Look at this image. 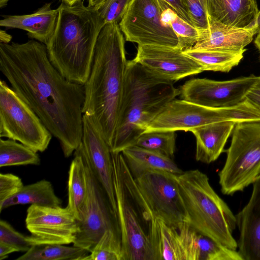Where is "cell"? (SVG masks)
<instances>
[{
    "label": "cell",
    "instance_id": "obj_15",
    "mask_svg": "<svg viewBox=\"0 0 260 260\" xmlns=\"http://www.w3.org/2000/svg\"><path fill=\"white\" fill-rule=\"evenodd\" d=\"M133 59L154 75L173 82L204 71L197 62L177 47L138 45Z\"/></svg>",
    "mask_w": 260,
    "mask_h": 260
},
{
    "label": "cell",
    "instance_id": "obj_36",
    "mask_svg": "<svg viewBox=\"0 0 260 260\" xmlns=\"http://www.w3.org/2000/svg\"><path fill=\"white\" fill-rule=\"evenodd\" d=\"M21 179L11 173L0 174V203L13 196L23 187Z\"/></svg>",
    "mask_w": 260,
    "mask_h": 260
},
{
    "label": "cell",
    "instance_id": "obj_23",
    "mask_svg": "<svg viewBox=\"0 0 260 260\" xmlns=\"http://www.w3.org/2000/svg\"><path fill=\"white\" fill-rule=\"evenodd\" d=\"M147 232L153 260H184L179 232L160 219L153 218L148 222Z\"/></svg>",
    "mask_w": 260,
    "mask_h": 260
},
{
    "label": "cell",
    "instance_id": "obj_5",
    "mask_svg": "<svg viewBox=\"0 0 260 260\" xmlns=\"http://www.w3.org/2000/svg\"><path fill=\"white\" fill-rule=\"evenodd\" d=\"M187 216V223L202 235L234 250L236 215L211 185L208 176L199 169L177 176Z\"/></svg>",
    "mask_w": 260,
    "mask_h": 260
},
{
    "label": "cell",
    "instance_id": "obj_32",
    "mask_svg": "<svg viewBox=\"0 0 260 260\" xmlns=\"http://www.w3.org/2000/svg\"><path fill=\"white\" fill-rule=\"evenodd\" d=\"M170 25L178 38L176 47L183 51L191 48L198 41V29L177 15L171 21Z\"/></svg>",
    "mask_w": 260,
    "mask_h": 260
},
{
    "label": "cell",
    "instance_id": "obj_33",
    "mask_svg": "<svg viewBox=\"0 0 260 260\" xmlns=\"http://www.w3.org/2000/svg\"><path fill=\"white\" fill-rule=\"evenodd\" d=\"M132 0H104L94 6L105 23L120 22Z\"/></svg>",
    "mask_w": 260,
    "mask_h": 260
},
{
    "label": "cell",
    "instance_id": "obj_13",
    "mask_svg": "<svg viewBox=\"0 0 260 260\" xmlns=\"http://www.w3.org/2000/svg\"><path fill=\"white\" fill-rule=\"evenodd\" d=\"M25 225L30 233L27 239L31 246L73 244L79 230L71 209L61 206L31 205L26 211Z\"/></svg>",
    "mask_w": 260,
    "mask_h": 260
},
{
    "label": "cell",
    "instance_id": "obj_6",
    "mask_svg": "<svg viewBox=\"0 0 260 260\" xmlns=\"http://www.w3.org/2000/svg\"><path fill=\"white\" fill-rule=\"evenodd\" d=\"M119 162L126 189L144 220L148 223L156 218L176 228L187 222L177 175L149 170L134 177L123 156Z\"/></svg>",
    "mask_w": 260,
    "mask_h": 260
},
{
    "label": "cell",
    "instance_id": "obj_43",
    "mask_svg": "<svg viewBox=\"0 0 260 260\" xmlns=\"http://www.w3.org/2000/svg\"><path fill=\"white\" fill-rule=\"evenodd\" d=\"M104 0H88V5L90 6H96L100 4Z\"/></svg>",
    "mask_w": 260,
    "mask_h": 260
},
{
    "label": "cell",
    "instance_id": "obj_40",
    "mask_svg": "<svg viewBox=\"0 0 260 260\" xmlns=\"http://www.w3.org/2000/svg\"><path fill=\"white\" fill-rule=\"evenodd\" d=\"M12 36L7 33L5 31L1 30L0 31V43L8 44L12 39Z\"/></svg>",
    "mask_w": 260,
    "mask_h": 260
},
{
    "label": "cell",
    "instance_id": "obj_27",
    "mask_svg": "<svg viewBox=\"0 0 260 260\" xmlns=\"http://www.w3.org/2000/svg\"><path fill=\"white\" fill-rule=\"evenodd\" d=\"M183 52L197 62L204 71L229 72L243 57V54L220 51L188 49Z\"/></svg>",
    "mask_w": 260,
    "mask_h": 260
},
{
    "label": "cell",
    "instance_id": "obj_42",
    "mask_svg": "<svg viewBox=\"0 0 260 260\" xmlns=\"http://www.w3.org/2000/svg\"><path fill=\"white\" fill-rule=\"evenodd\" d=\"M254 44L260 53V30L257 34V36L254 41Z\"/></svg>",
    "mask_w": 260,
    "mask_h": 260
},
{
    "label": "cell",
    "instance_id": "obj_17",
    "mask_svg": "<svg viewBox=\"0 0 260 260\" xmlns=\"http://www.w3.org/2000/svg\"><path fill=\"white\" fill-rule=\"evenodd\" d=\"M247 204L236 215L238 251L243 260H260V175Z\"/></svg>",
    "mask_w": 260,
    "mask_h": 260
},
{
    "label": "cell",
    "instance_id": "obj_8",
    "mask_svg": "<svg viewBox=\"0 0 260 260\" xmlns=\"http://www.w3.org/2000/svg\"><path fill=\"white\" fill-rule=\"evenodd\" d=\"M257 120H260V111L246 99L234 106L211 108L175 99L151 122L145 132H191L212 123Z\"/></svg>",
    "mask_w": 260,
    "mask_h": 260
},
{
    "label": "cell",
    "instance_id": "obj_14",
    "mask_svg": "<svg viewBox=\"0 0 260 260\" xmlns=\"http://www.w3.org/2000/svg\"><path fill=\"white\" fill-rule=\"evenodd\" d=\"M260 76L251 74L225 81L193 78L179 88L182 100L211 108L237 105L245 100L251 87Z\"/></svg>",
    "mask_w": 260,
    "mask_h": 260
},
{
    "label": "cell",
    "instance_id": "obj_44",
    "mask_svg": "<svg viewBox=\"0 0 260 260\" xmlns=\"http://www.w3.org/2000/svg\"><path fill=\"white\" fill-rule=\"evenodd\" d=\"M62 1H64V3H66V4L70 5V6H72L74 4H75V3H76L77 2H78L79 0H62Z\"/></svg>",
    "mask_w": 260,
    "mask_h": 260
},
{
    "label": "cell",
    "instance_id": "obj_30",
    "mask_svg": "<svg viewBox=\"0 0 260 260\" xmlns=\"http://www.w3.org/2000/svg\"><path fill=\"white\" fill-rule=\"evenodd\" d=\"M174 131L145 132L133 145L146 149L173 158L176 149L177 135Z\"/></svg>",
    "mask_w": 260,
    "mask_h": 260
},
{
    "label": "cell",
    "instance_id": "obj_1",
    "mask_svg": "<svg viewBox=\"0 0 260 260\" xmlns=\"http://www.w3.org/2000/svg\"><path fill=\"white\" fill-rule=\"evenodd\" d=\"M0 71L58 140L64 156H71L82 141L84 85L64 77L50 62L46 45L34 40L0 43Z\"/></svg>",
    "mask_w": 260,
    "mask_h": 260
},
{
    "label": "cell",
    "instance_id": "obj_24",
    "mask_svg": "<svg viewBox=\"0 0 260 260\" xmlns=\"http://www.w3.org/2000/svg\"><path fill=\"white\" fill-rule=\"evenodd\" d=\"M133 177L149 170L166 171L179 175L183 171L173 158L135 145L121 152Z\"/></svg>",
    "mask_w": 260,
    "mask_h": 260
},
{
    "label": "cell",
    "instance_id": "obj_45",
    "mask_svg": "<svg viewBox=\"0 0 260 260\" xmlns=\"http://www.w3.org/2000/svg\"><path fill=\"white\" fill-rule=\"evenodd\" d=\"M10 0H0V8L5 7Z\"/></svg>",
    "mask_w": 260,
    "mask_h": 260
},
{
    "label": "cell",
    "instance_id": "obj_12",
    "mask_svg": "<svg viewBox=\"0 0 260 260\" xmlns=\"http://www.w3.org/2000/svg\"><path fill=\"white\" fill-rule=\"evenodd\" d=\"M85 166L87 192L81 219L77 220L78 232L73 246L89 252L107 231L115 233L119 238L116 216L108 196L95 176L85 155L81 143Z\"/></svg>",
    "mask_w": 260,
    "mask_h": 260
},
{
    "label": "cell",
    "instance_id": "obj_21",
    "mask_svg": "<svg viewBox=\"0 0 260 260\" xmlns=\"http://www.w3.org/2000/svg\"><path fill=\"white\" fill-rule=\"evenodd\" d=\"M208 14L228 25L253 30L259 12L255 0H206Z\"/></svg>",
    "mask_w": 260,
    "mask_h": 260
},
{
    "label": "cell",
    "instance_id": "obj_31",
    "mask_svg": "<svg viewBox=\"0 0 260 260\" xmlns=\"http://www.w3.org/2000/svg\"><path fill=\"white\" fill-rule=\"evenodd\" d=\"M85 260H122L119 236L112 231L105 232Z\"/></svg>",
    "mask_w": 260,
    "mask_h": 260
},
{
    "label": "cell",
    "instance_id": "obj_7",
    "mask_svg": "<svg viewBox=\"0 0 260 260\" xmlns=\"http://www.w3.org/2000/svg\"><path fill=\"white\" fill-rule=\"evenodd\" d=\"M224 164L218 173L221 192L243 191L260 175V120L237 122Z\"/></svg>",
    "mask_w": 260,
    "mask_h": 260
},
{
    "label": "cell",
    "instance_id": "obj_4",
    "mask_svg": "<svg viewBox=\"0 0 260 260\" xmlns=\"http://www.w3.org/2000/svg\"><path fill=\"white\" fill-rule=\"evenodd\" d=\"M173 82L159 78L134 59L127 61L118 117L111 150L134 144L151 122L179 95Z\"/></svg>",
    "mask_w": 260,
    "mask_h": 260
},
{
    "label": "cell",
    "instance_id": "obj_10",
    "mask_svg": "<svg viewBox=\"0 0 260 260\" xmlns=\"http://www.w3.org/2000/svg\"><path fill=\"white\" fill-rule=\"evenodd\" d=\"M112 158L122 260H153L148 234L141 223L140 213L124 184L117 153L112 152Z\"/></svg>",
    "mask_w": 260,
    "mask_h": 260
},
{
    "label": "cell",
    "instance_id": "obj_19",
    "mask_svg": "<svg viewBox=\"0 0 260 260\" xmlns=\"http://www.w3.org/2000/svg\"><path fill=\"white\" fill-rule=\"evenodd\" d=\"M59 11V7L52 9L48 3L31 14L6 17L0 25L25 30L29 37L46 45L54 32Z\"/></svg>",
    "mask_w": 260,
    "mask_h": 260
},
{
    "label": "cell",
    "instance_id": "obj_9",
    "mask_svg": "<svg viewBox=\"0 0 260 260\" xmlns=\"http://www.w3.org/2000/svg\"><path fill=\"white\" fill-rule=\"evenodd\" d=\"M0 137L17 141L37 152L48 148L52 137L37 114L2 79Z\"/></svg>",
    "mask_w": 260,
    "mask_h": 260
},
{
    "label": "cell",
    "instance_id": "obj_18",
    "mask_svg": "<svg viewBox=\"0 0 260 260\" xmlns=\"http://www.w3.org/2000/svg\"><path fill=\"white\" fill-rule=\"evenodd\" d=\"M199 38L191 49L225 51L244 54L245 47L255 35L252 29L225 24L209 15L208 27L199 30Z\"/></svg>",
    "mask_w": 260,
    "mask_h": 260
},
{
    "label": "cell",
    "instance_id": "obj_39",
    "mask_svg": "<svg viewBox=\"0 0 260 260\" xmlns=\"http://www.w3.org/2000/svg\"><path fill=\"white\" fill-rule=\"evenodd\" d=\"M16 250L12 247L0 242V260L4 259L8 257V254Z\"/></svg>",
    "mask_w": 260,
    "mask_h": 260
},
{
    "label": "cell",
    "instance_id": "obj_22",
    "mask_svg": "<svg viewBox=\"0 0 260 260\" xmlns=\"http://www.w3.org/2000/svg\"><path fill=\"white\" fill-rule=\"evenodd\" d=\"M184 255V260H224L228 248L197 232L183 222L177 228Z\"/></svg>",
    "mask_w": 260,
    "mask_h": 260
},
{
    "label": "cell",
    "instance_id": "obj_11",
    "mask_svg": "<svg viewBox=\"0 0 260 260\" xmlns=\"http://www.w3.org/2000/svg\"><path fill=\"white\" fill-rule=\"evenodd\" d=\"M163 0H132L119 25L126 41L138 45L176 47L178 38L162 19Z\"/></svg>",
    "mask_w": 260,
    "mask_h": 260
},
{
    "label": "cell",
    "instance_id": "obj_20",
    "mask_svg": "<svg viewBox=\"0 0 260 260\" xmlns=\"http://www.w3.org/2000/svg\"><path fill=\"white\" fill-rule=\"evenodd\" d=\"M235 124L233 121L212 123L191 131L196 138V160L209 164L217 160L224 151Z\"/></svg>",
    "mask_w": 260,
    "mask_h": 260
},
{
    "label": "cell",
    "instance_id": "obj_29",
    "mask_svg": "<svg viewBox=\"0 0 260 260\" xmlns=\"http://www.w3.org/2000/svg\"><path fill=\"white\" fill-rule=\"evenodd\" d=\"M37 152L11 139L0 140V167L20 165H40Z\"/></svg>",
    "mask_w": 260,
    "mask_h": 260
},
{
    "label": "cell",
    "instance_id": "obj_34",
    "mask_svg": "<svg viewBox=\"0 0 260 260\" xmlns=\"http://www.w3.org/2000/svg\"><path fill=\"white\" fill-rule=\"evenodd\" d=\"M0 242L14 248L17 252H26L31 246L27 236L15 230L8 222L0 220Z\"/></svg>",
    "mask_w": 260,
    "mask_h": 260
},
{
    "label": "cell",
    "instance_id": "obj_37",
    "mask_svg": "<svg viewBox=\"0 0 260 260\" xmlns=\"http://www.w3.org/2000/svg\"><path fill=\"white\" fill-rule=\"evenodd\" d=\"M245 99L260 111V77L249 90Z\"/></svg>",
    "mask_w": 260,
    "mask_h": 260
},
{
    "label": "cell",
    "instance_id": "obj_16",
    "mask_svg": "<svg viewBox=\"0 0 260 260\" xmlns=\"http://www.w3.org/2000/svg\"><path fill=\"white\" fill-rule=\"evenodd\" d=\"M81 145L89 166L105 190L116 216L111 148L94 119L84 114Z\"/></svg>",
    "mask_w": 260,
    "mask_h": 260
},
{
    "label": "cell",
    "instance_id": "obj_2",
    "mask_svg": "<svg viewBox=\"0 0 260 260\" xmlns=\"http://www.w3.org/2000/svg\"><path fill=\"white\" fill-rule=\"evenodd\" d=\"M127 60L125 40L117 22L108 23L95 43L85 83L82 112L92 117L111 147L117 122Z\"/></svg>",
    "mask_w": 260,
    "mask_h": 260
},
{
    "label": "cell",
    "instance_id": "obj_28",
    "mask_svg": "<svg viewBox=\"0 0 260 260\" xmlns=\"http://www.w3.org/2000/svg\"><path fill=\"white\" fill-rule=\"evenodd\" d=\"M90 253L76 246L47 244L32 245L17 260H85Z\"/></svg>",
    "mask_w": 260,
    "mask_h": 260
},
{
    "label": "cell",
    "instance_id": "obj_3",
    "mask_svg": "<svg viewBox=\"0 0 260 260\" xmlns=\"http://www.w3.org/2000/svg\"><path fill=\"white\" fill-rule=\"evenodd\" d=\"M59 7L54 32L46 45L53 66L68 80L84 85L99 34L105 24L95 7L79 0Z\"/></svg>",
    "mask_w": 260,
    "mask_h": 260
},
{
    "label": "cell",
    "instance_id": "obj_26",
    "mask_svg": "<svg viewBox=\"0 0 260 260\" xmlns=\"http://www.w3.org/2000/svg\"><path fill=\"white\" fill-rule=\"evenodd\" d=\"M62 201L55 194L52 183L45 179L23 186L19 192L0 203V212L17 205L60 206Z\"/></svg>",
    "mask_w": 260,
    "mask_h": 260
},
{
    "label": "cell",
    "instance_id": "obj_41",
    "mask_svg": "<svg viewBox=\"0 0 260 260\" xmlns=\"http://www.w3.org/2000/svg\"><path fill=\"white\" fill-rule=\"evenodd\" d=\"M260 30V11L257 14L254 26L253 28V31L254 35L257 34Z\"/></svg>",
    "mask_w": 260,
    "mask_h": 260
},
{
    "label": "cell",
    "instance_id": "obj_38",
    "mask_svg": "<svg viewBox=\"0 0 260 260\" xmlns=\"http://www.w3.org/2000/svg\"><path fill=\"white\" fill-rule=\"evenodd\" d=\"M180 18L192 24L189 15L181 0H163Z\"/></svg>",
    "mask_w": 260,
    "mask_h": 260
},
{
    "label": "cell",
    "instance_id": "obj_25",
    "mask_svg": "<svg viewBox=\"0 0 260 260\" xmlns=\"http://www.w3.org/2000/svg\"><path fill=\"white\" fill-rule=\"evenodd\" d=\"M68 174L67 206L78 221L81 219L86 201L87 185L81 144L74 153Z\"/></svg>",
    "mask_w": 260,
    "mask_h": 260
},
{
    "label": "cell",
    "instance_id": "obj_35",
    "mask_svg": "<svg viewBox=\"0 0 260 260\" xmlns=\"http://www.w3.org/2000/svg\"><path fill=\"white\" fill-rule=\"evenodd\" d=\"M192 24L199 30L206 29L209 26V14L206 0H181Z\"/></svg>",
    "mask_w": 260,
    "mask_h": 260
}]
</instances>
